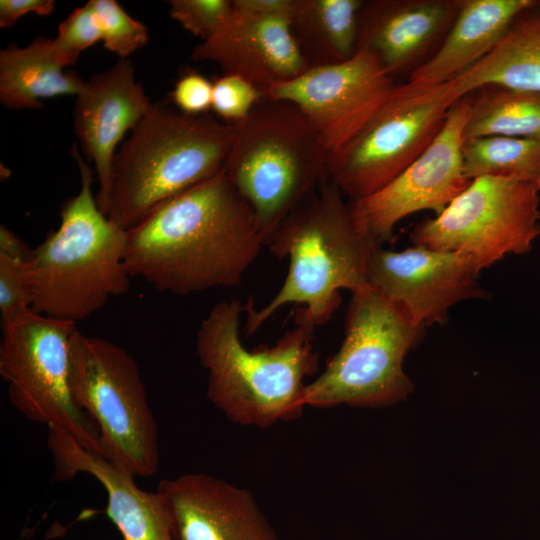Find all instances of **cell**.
Instances as JSON below:
<instances>
[{"label":"cell","instance_id":"1","mask_svg":"<svg viewBox=\"0 0 540 540\" xmlns=\"http://www.w3.org/2000/svg\"><path fill=\"white\" fill-rule=\"evenodd\" d=\"M126 232L131 277L180 296L239 285L265 246L253 210L224 170Z\"/></svg>","mask_w":540,"mask_h":540},{"label":"cell","instance_id":"2","mask_svg":"<svg viewBox=\"0 0 540 540\" xmlns=\"http://www.w3.org/2000/svg\"><path fill=\"white\" fill-rule=\"evenodd\" d=\"M279 259L288 257L287 276L261 309L247 311L246 335H254L282 306L297 304L296 324H325L338 309L341 290L369 287L367 268L378 246L355 224L350 205L327 178L276 229L268 244Z\"/></svg>","mask_w":540,"mask_h":540},{"label":"cell","instance_id":"3","mask_svg":"<svg viewBox=\"0 0 540 540\" xmlns=\"http://www.w3.org/2000/svg\"><path fill=\"white\" fill-rule=\"evenodd\" d=\"M244 306L217 303L202 320L196 351L208 374L207 397L241 426L268 428L302 415L305 379L318 370L314 329L297 324L272 346L247 349L240 338Z\"/></svg>","mask_w":540,"mask_h":540},{"label":"cell","instance_id":"4","mask_svg":"<svg viewBox=\"0 0 540 540\" xmlns=\"http://www.w3.org/2000/svg\"><path fill=\"white\" fill-rule=\"evenodd\" d=\"M81 177L79 192L61 207L59 227L23 263L33 310L77 323L130 287L127 232L104 215L92 193L93 171L71 148Z\"/></svg>","mask_w":540,"mask_h":540},{"label":"cell","instance_id":"5","mask_svg":"<svg viewBox=\"0 0 540 540\" xmlns=\"http://www.w3.org/2000/svg\"><path fill=\"white\" fill-rule=\"evenodd\" d=\"M234 124L153 104L116 153L103 214L123 230L223 170Z\"/></svg>","mask_w":540,"mask_h":540},{"label":"cell","instance_id":"6","mask_svg":"<svg viewBox=\"0 0 540 540\" xmlns=\"http://www.w3.org/2000/svg\"><path fill=\"white\" fill-rule=\"evenodd\" d=\"M233 124L223 170L253 210L266 246L327 178L328 150L305 115L287 101L265 98Z\"/></svg>","mask_w":540,"mask_h":540},{"label":"cell","instance_id":"7","mask_svg":"<svg viewBox=\"0 0 540 540\" xmlns=\"http://www.w3.org/2000/svg\"><path fill=\"white\" fill-rule=\"evenodd\" d=\"M424 334L425 327L371 286L351 293L342 345L306 385L304 407L377 408L405 400L414 384L403 361Z\"/></svg>","mask_w":540,"mask_h":540},{"label":"cell","instance_id":"8","mask_svg":"<svg viewBox=\"0 0 540 540\" xmlns=\"http://www.w3.org/2000/svg\"><path fill=\"white\" fill-rule=\"evenodd\" d=\"M69 387L99 429L102 457L134 476L157 473V422L139 366L124 348L76 329L69 342Z\"/></svg>","mask_w":540,"mask_h":540},{"label":"cell","instance_id":"9","mask_svg":"<svg viewBox=\"0 0 540 540\" xmlns=\"http://www.w3.org/2000/svg\"><path fill=\"white\" fill-rule=\"evenodd\" d=\"M458 100L449 82L396 85L365 126L328 154L327 179L352 201L380 190L426 150Z\"/></svg>","mask_w":540,"mask_h":540},{"label":"cell","instance_id":"10","mask_svg":"<svg viewBox=\"0 0 540 540\" xmlns=\"http://www.w3.org/2000/svg\"><path fill=\"white\" fill-rule=\"evenodd\" d=\"M534 182L499 176L471 180L439 215L416 224L414 245L470 258L481 271L509 254H525L540 235Z\"/></svg>","mask_w":540,"mask_h":540},{"label":"cell","instance_id":"11","mask_svg":"<svg viewBox=\"0 0 540 540\" xmlns=\"http://www.w3.org/2000/svg\"><path fill=\"white\" fill-rule=\"evenodd\" d=\"M76 323L35 311L2 324L0 376L14 408L31 421L56 427L102 456L97 425L69 387V342Z\"/></svg>","mask_w":540,"mask_h":540},{"label":"cell","instance_id":"12","mask_svg":"<svg viewBox=\"0 0 540 540\" xmlns=\"http://www.w3.org/2000/svg\"><path fill=\"white\" fill-rule=\"evenodd\" d=\"M470 107L469 95L455 102L441 130L418 158L380 190L352 201L355 224L376 245L391 241L395 226L411 214L432 210L439 215L470 184L462 159Z\"/></svg>","mask_w":540,"mask_h":540},{"label":"cell","instance_id":"13","mask_svg":"<svg viewBox=\"0 0 540 540\" xmlns=\"http://www.w3.org/2000/svg\"><path fill=\"white\" fill-rule=\"evenodd\" d=\"M396 84L378 57L358 48L348 60L310 66L274 86L270 100L294 104L320 135L328 154L348 143L390 96Z\"/></svg>","mask_w":540,"mask_h":540},{"label":"cell","instance_id":"14","mask_svg":"<svg viewBox=\"0 0 540 540\" xmlns=\"http://www.w3.org/2000/svg\"><path fill=\"white\" fill-rule=\"evenodd\" d=\"M294 0H233L220 28L191 53L195 61L216 63L266 94L310 65L291 29Z\"/></svg>","mask_w":540,"mask_h":540},{"label":"cell","instance_id":"15","mask_svg":"<svg viewBox=\"0 0 540 540\" xmlns=\"http://www.w3.org/2000/svg\"><path fill=\"white\" fill-rule=\"evenodd\" d=\"M479 274L466 256L418 245L401 251L376 246L367 268L369 285L422 327L444 325L461 301L486 299Z\"/></svg>","mask_w":540,"mask_h":540},{"label":"cell","instance_id":"16","mask_svg":"<svg viewBox=\"0 0 540 540\" xmlns=\"http://www.w3.org/2000/svg\"><path fill=\"white\" fill-rule=\"evenodd\" d=\"M176 540H281L253 494L207 473L162 480Z\"/></svg>","mask_w":540,"mask_h":540},{"label":"cell","instance_id":"17","mask_svg":"<svg viewBox=\"0 0 540 540\" xmlns=\"http://www.w3.org/2000/svg\"><path fill=\"white\" fill-rule=\"evenodd\" d=\"M152 106L127 58L119 59L107 70L92 75L76 95L74 131L83 153L95 166L98 181L95 197L102 213L107 202L116 147Z\"/></svg>","mask_w":540,"mask_h":540},{"label":"cell","instance_id":"18","mask_svg":"<svg viewBox=\"0 0 540 540\" xmlns=\"http://www.w3.org/2000/svg\"><path fill=\"white\" fill-rule=\"evenodd\" d=\"M461 1H363L358 14L357 49L373 52L393 78L408 79L438 51Z\"/></svg>","mask_w":540,"mask_h":540},{"label":"cell","instance_id":"19","mask_svg":"<svg viewBox=\"0 0 540 540\" xmlns=\"http://www.w3.org/2000/svg\"><path fill=\"white\" fill-rule=\"evenodd\" d=\"M47 446L53 460L52 482L80 473L94 477L107 494L106 514L123 540H176L167 506L156 492L140 489L134 475L88 451L69 433L48 427Z\"/></svg>","mask_w":540,"mask_h":540},{"label":"cell","instance_id":"20","mask_svg":"<svg viewBox=\"0 0 540 540\" xmlns=\"http://www.w3.org/2000/svg\"><path fill=\"white\" fill-rule=\"evenodd\" d=\"M532 0H462L458 14L434 56L407 84L432 87L474 66L501 41L516 16Z\"/></svg>","mask_w":540,"mask_h":540},{"label":"cell","instance_id":"21","mask_svg":"<svg viewBox=\"0 0 540 540\" xmlns=\"http://www.w3.org/2000/svg\"><path fill=\"white\" fill-rule=\"evenodd\" d=\"M448 82L459 99L485 85L540 92V0L516 16L489 54Z\"/></svg>","mask_w":540,"mask_h":540},{"label":"cell","instance_id":"22","mask_svg":"<svg viewBox=\"0 0 540 540\" xmlns=\"http://www.w3.org/2000/svg\"><path fill=\"white\" fill-rule=\"evenodd\" d=\"M55 58L52 39L38 37L26 47L11 43L0 52V101L8 109H40L41 100L77 95L83 80L64 71Z\"/></svg>","mask_w":540,"mask_h":540},{"label":"cell","instance_id":"23","mask_svg":"<svg viewBox=\"0 0 540 540\" xmlns=\"http://www.w3.org/2000/svg\"><path fill=\"white\" fill-rule=\"evenodd\" d=\"M361 0H294L293 35L310 66L344 62L357 50Z\"/></svg>","mask_w":540,"mask_h":540},{"label":"cell","instance_id":"24","mask_svg":"<svg viewBox=\"0 0 540 540\" xmlns=\"http://www.w3.org/2000/svg\"><path fill=\"white\" fill-rule=\"evenodd\" d=\"M471 94L464 140L506 136L540 140V92L498 85L479 87Z\"/></svg>","mask_w":540,"mask_h":540},{"label":"cell","instance_id":"25","mask_svg":"<svg viewBox=\"0 0 540 540\" xmlns=\"http://www.w3.org/2000/svg\"><path fill=\"white\" fill-rule=\"evenodd\" d=\"M462 159L469 180L499 176L536 184L540 176V140L506 136L470 138L463 141Z\"/></svg>","mask_w":540,"mask_h":540},{"label":"cell","instance_id":"26","mask_svg":"<svg viewBox=\"0 0 540 540\" xmlns=\"http://www.w3.org/2000/svg\"><path fill=\"white\" fill-rule=\"evenodd\" d=\"M104 47L126 59L148 41V29L114 0H90Z\"/></svg>","mask_w":540,"mask_h":540},{"label":"cell","instance_id":"27","mask_svg":"<svg viewBox=\"0 0 540 540\" xmlns=\"http://www.w3.org/2000/svg\"><path fill=\"white\" fill-rule=\"evenodd\" d=\"M101 40L90 1L74 9L59 25L52 48L57 61L64 67L74 65L82 51Z\"/></svg>","mask_w":540,"mask_h":540},{"label":"cell","instance_id":"28","mask_svg":"<svg viewBox=\"0 0 540 540\" xmlns=\"http://www.w3.org/2000/svg\"><path fill=\"white\" fill-rule=\"evenodd\" d=\"M265 98L258 88L236 75L223 74L213 82L212 109L228 123L244 119Z\"/></svg>","mask_w":540,"mask_h":540},{"label":"cell","instance_id":"29","mask_svg":"<svg viewBox=\"0 0 540 540\" xmlns=\"http://www.w3.org/2000/svg\"><path fill=\"white\" fill-rule=\"evenodd\" d=\"M169 3L170 16L185 30L205 41L225 21L233 0H172Z\"/></svg>","mask_w":540,"mask_h":540},{"label":"cell","instance_id":"30","mask_svg":"<svg viewBox=\"0 0 540 540\" xmlns=\"http://www.w3.org/2000/svg\"><path fill=\"white\" fill-rule=\"evenodd\" d=\"M23 263L0 253L1 324L16 321L34 312L32 294L22 273Z\"/></svg>","mask_w":540,"mask_h":540},{"label":"cell","instance_id":"31","mask_svg":"<svg viewBox=\"0 0 540 540\" xmlns=\"http://www.w3.org/2000/svg\"><path fill=\"white\" fill-rule=\"evenodd\" d=\"M213 82L197 72H187L176 82L171 93L180 112L202 115L212 108Z\"/></svg>","mask_w":540,"mask_h":540},{"label":"cell","instance_id":"32","mask_svg":"<svg viewBox=\"0 0 540 540\" xmlns=\"http://www.w3.org/2000/svg\"><path fill=\"white\" fill-rule=\"evenodd\" d=\"M54 9L52 0H1L0 27H11L20 17L29 13L47 16L52 14Z\"/></svg>","mask_w":540,"mask_h":540},{"label":"cell","instance_id":"33","mask_svg":"<svg viewBox=\"0 0 540 540\" xmlns=\"http://www.w3.org/2000/svg\"><path fill=\"white\" fill-rule=\"evenodd\" d=\"M30 249L14 232L4 225L0 226V253L27 262L33 256Z\"/></svg>","mask_w":540,"mask_h":540},{"label":"cell","instance_id":"34","mask_svg":"<svg viewBox=\"0 0 540 540\" xmlns=\"http://www.w3.org/2000/svg\"><path fill=\"white\" fill-rule=\"evenodd\" d=\"M536 185H537L538 189L540 190V176H539V178H538V180L536 182Z\"/></svg>","mask_w":540,"mask_h":540}]
</instances>
